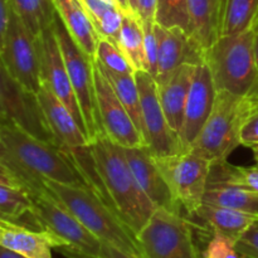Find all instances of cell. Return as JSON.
Wrapping results in <instances>:
<instances>
[{
    "label": "cell",
    "instance_id": "ac0fdd59",
    "mask_svg": "<svg viewBox=\"0 0 258 258\" xmlns=\"http://www.w3.org/2000/svg\"><path fill=\"white\" fill-rule=\"evenodd\" d=\"M0 246L28 258H53L52 249L63 243L50 232L34 231L14 222H5L0 228Z\"/></svg>",
    "mask_w": 258,
    "mask_h": 258
},
{
    "label": "cell",
    "instance_id": "484cf974",
    "mask_svg": "<svg viewBox=\"0 0 258 258\" xmlns=\"http://www.w3.org/2000/svg\"><path fill=\"white\" fill-rule=\"evenodd\" d=\"M9 4L35 37H39L54 19L55 8L52 0H9Z\"/></svg>",
    "mask_w": 258,
    "mask_h": 258
},
{
    "label": "cell",
    "instance_id": "2e32d148",
    "mask_svg": "<svg viewBox=\"0 0 258 258\" xmlns=\"http://www.w3.org/2000/svg\"><path fill=\"white\" fill-rule=\"evenodd\" d=\"M125 155L139 185L148 198L155 204L156 208H165L174 213L181 214L180 206L176 203L148 146L125 148Z\"/></svg>",
    "mask_w": 258,
    "mask_h": 258
},
{
    "label": "cell",
    "instance_id": "d6a6232c",
    "mask_svg": "<svg viewBox=\"0 0 258 258\" xmlns=\"http://www.w3.org/2000/svg\"><path fill=\"white\" fill-rule=\"evenodd\" d=\"M123 10L120 7H116L106 12L97 22L95 23L96 32L98 37L106 38L111 42L117 44L118 37H120L121 27L123 22Z\"/></svg>",
    "mask_w": 258,
    "mask_h": 258
},
{
    "label": "cell",
    "instance_id": "4fadbf2b",
    "mask_svg": "<svg viewBox=\"0 0 258 258\" xmlns=\"http://www.w3.org/2000/svg\"><path fill=\"white\" fill-rule=\"evenodd\" d=\"M95 71V88L98 112L105 135L122 148L146 146L140 131L136 128L126 108L118 100L112 86L101 71L100 66L93 59Z\"/></svg>",
    "mask_w": 258,
    "mask_h": 258
},
{
    "label": "cell",
    "instance_id": "e575fe53",
    "mask_svg": "<svg viewBox=\"0 0 258 258\" xmlns=\"http://www.w3.org/2000/svg\"><path fill=\"white\" fill-rule=\"evenodd\" d=\"M236 249L243 258H258V219L239 236Z\"/></svg>",
    "mask_w": 258,
    "mask_h": 258
},
{
    "label": "cell",
    "instance_id": "b9f144b4",
    "mask_svg": "<svg viewBox=\"0 0 258 258\" xmlns=\"http://www.w3.org/2000/svg\"><path fill=\"white\" fill-rule=\"evenodd\" d=\"M251 28L254 30V52H256V62L258 67V18L254 20V23L252 24Z\"/></svg>",
    "mask_w": 258,
    "mask_h": 258
},
{
    "label": "cell",
    "instance_id": "7a4b0ae2",
    "mask_svg": "<svg viewBox=\"0 0 258 258\" xmlns=\"http://www.w3.org/2000/svg\"><path fill=\"white\" fill-rule=\"evenodd\" d=\"M90 149L108 204L136 236L156 206L139 185L126 160L125 148L101 135L90 144Z\"/></svg>",
    "mask_w": 258,
    "mask_h": 258
},
{
    "label": "cell",
    "instance_id": "f546056e",
    "mask_svg": "<svg viewBox=\"0 0 258 258\" xmlns=\"http://www.w3.org/2000/svg\"><path fill=\"white\" fill-rule=\"evenodd\" d=\"M95 60L103 70L117 75H133L136 72L118 45L106 38L98 39Z\"/></svg>",
    "mask_w": 258,
    "mask_h": 258
},
{
    "label": "cell",
    "instance_id": "e0dca14e",
    "mask_svg": "<svg viewBox=\"0 0 258 258\" xmlns=\"http://www.w3.org/2000/svg\"><path fill=\"white\" fill-rule=\"evenodd\" d=\"M37 98L45 125L58 146L71 150L90 145L87 136L83 133L75 116L71 113L67 106L58 100L47 87L43 85L40 86L37 92Z\"/></svg>",
    "mask_w": 258,
    "mask_h": 258
},
{
    "label": "cell",
    "instance_id": "cb8c5ba5",
    "mask_svg": "<svg viewBox=\"0 0 258 258\" xmlns=\"http://www.w3.org/2000/svg\"><path fill=\"white\" fill-rule=\"evenodd\" d=\"M117 45L135 71H146L144 28L140 18L133 12L123 13Z\"/></svg>",
    "mask_w": 258,
    "mask_h": 258
},
{
    "label": "cell",
    "instance_id": "30bf717a",
    "mask_svg": "<svg viewBox=\"0 0 258 258\" xmlns=\"http://www.w3.org/2000/svg\"><path fill=\"white\" fill-rule=\"evenodd\" d=\"M0 60L17 82L37 95L42 86L38 37L25 27L12 8Z\"/></svg>",
    "mask_w": 258,
    "mask_h": 258
},
{
    "label": "cell",
    "instance_id": "5b68a950",
    "mask_svg": "<svg viewBox=\"0 0 258 258\" xmlns=\"http://www.w3.org/2000/svg\"><path fill=\"white\" fill-rule=\"evenodd\" d=\"M253 96L217 91L211 115L189 150L212 163L227 160L242 145V128L253 111Z\"/></svg>",
    "mask_w": 258,
    "mask_h": 258
},
{
    "label": "cell",
    "instance_id": "7dc6e473",
    "mask_svg": "<svg viewBox=\"0 0 258 258\" xmlns=\"http://www.w3.org/2000/svg\"><path fill=\"white\" fill-rule=\"evenodd\" d=\"M254 97H256V100L258 101V95H254Z\"/></svg>",
    "mask_w": 258,
    "mask_h": 258
},
{
    "label": "cell",
    "instance_id": "60d3db41",
    "mask_svg": "<svg viewBox=\"0 0 258 258\" xmlns=\"http://www.w3.org/2000/svg\"><path fill=\"white\" fill-rule=\"evenodd\" d=\"M0 258H28L23 254L17 253V252L12 251V249H8L5 247L0 246Z\"/></svg>",
    "mask_w": 258,
    "mask_h": 258
},
{
    "label": "cell",
    "instance_id": "ab89813d",
    "mask_svg": "<svg viewBox=\"0 0 258 258\" xmlns=\"http://www.w3.org/2000/svg\"><path fill=\"white\" fill-rule=\"evenodd\" d=\"M77 258H141V257L126 253V252L121 251V249L116 248V247L111 246V244L103 243L102 242V247H101V251L97 257H77Z\"/></svg>",
    "mask_w": 258,
    "mask_h": 258
},
{
    "label": "cell",
    "instance_id": "277c9868",
    "mask_svg": "<svg viewBox=\"0 0 258 258\" xmlns=\"http://www.w3.org/2000/svg\"><path fill=\"white\" fill-rule=\"evenodd\" d=\"M217 91L238 96L258 95V67L252 28L234 34L221 35L204 50Z\"/></svg>",
    "mask_w": 258,
    "mask_h": 258
},
{
    "label": "cell",
    "instance_id": "ffe728a7",
    "mask_svg": "<svg viewBox=\"0 0 258 258\" xmlns=\"http://www.w3.org/2000/svg\"><path fill=\"white\" fill-rule=\"evenodd\" d=\"M224 0H188L189 35L203 50L222 35Z\"/></svg>",
    "mask_w": 258,
    "mask_h": 258
},
{
    "label": "cell",
    "instance_id": "603a6c76",
    "mask_svg": "<svg viewBox=\"0 0 258 258\" xmlns=\"http://www.w3.org/2000/svg\"><path fill=\"white\" fill-rule=\"evenodd\" d=\"M203 203L236 209L258 217L257 194L229 184L208 183Z\"/></svg>",
    "mask_w": 258,
    "mask_h": 258
},
{
    "label": "cell",
    "instance_id": "8992f818",
    "mask_svg": "<svg viewBox=\"0 0 258 258\" xmlns=\"http://www.w3.org/2000/svg\"><path fill=\"white\" fill-rule=\"evenodd\" d=\"M33 207L30 216L44 231L63 243L59 248L70 258L97 257L102 242L93 236L47 189L29 191Z\"/></svg>",
    "mask_w": 258,
    "mask_h": 258
},
{
    "label": "cell",
    "instance_id": "4dcf8cb0",
    "mask_svg": "<svg viewBox=\"0 0 258 258\" xmlns=\"http://www.w3.org/2000/svg\"><path fill=\"white\" fill-rule=\"evenodd\" d=\"M155 23L165 28H180L189 33L188 0H158Z\"/></svg>",
    "mask_w": 258,
    "mask_h": 258
},
{
    "label": "cell",
    "instance_id": "ba28073f",
    "mask_svg": "<svg viewBox=\"0 0 258 258\" xmlns=\"http://www.w3.org/2000/svg\"><path fill=\"white\" fill-rule=\"evenodd\" d=\"M136 238L144 258H202L190 222L165 208L155 209Z\"/></svg>",
    "mask_w": 258,
    "mask_h": 258
},
{
    "label": "cell",
    "instance_id": "7402d4cb",
    "mask_svg": "<svg viewBox=\"0 0 258 258\" xmlns=\"http://www.w3.org/2000/svg\"><path fill=\"white\" fill-rule=\"evenodd\" d=\"M191 218L203 222L212 232H219L237 241L258 217L236 209L203 203Z\"/></svg>",
    "mask_w": 258,
    "mask_h": 258
},
{
    "label": "cell",
    "instance_id": "d590c367",
    "mask_svg": "<svg viewBox=\"0 0 258 258\" xmlns=\"http://www.w3.org/2000/svg\"><path fill=\"white\" fill-rule=\"evenodd\" d=\"M253 111L247 118L246 123L243 125L241 134V143L243 146L251 148L258 144V101L253 95Z\"/></svg>",
    "mask_w": 258,
    "mask_h": 258
},
{
    "label": "cell",
    "instance_id": "8fae6325",
    "mask_svg": "<svg viewBox=\"0 0 258 258\" xmlns=\"http://www.w3.org/2000/svg\"><path fill=\"white\" fill-rule=\"evenodd\" d=\"M146 146L155 158L181 153L180 140L171 130L159 97L158 83L146 71H136Z\"/></svg>",
    "mask_w": 258,
    "mask_h": 258
},
{
    "label": "cell",
    "instance_id": "ee69618b",
    "mask_svg": "<svg viewBox=\"0 0 258 258\" xmlns=\"http://www.w3.org/2000/svg\"><path fill=\"white\" fill-rule=\"evenodd\" d=\"M252 150V153H253V158H254V161H256V164L258 165V144L257 145H253L249 148Z\"/></svg>",
    "mask_w": 258,
    "mask_h": 258
},
{
    "label": "cell",
    "instance_id": "9c48e42d",
    "mask_svg": "<svg viewBox=\"0 0 258 258\" xmlns=\"http://www.w3.org/2000/svg\"><path fill=\"white\" fill-rule=\"evenodd\" d=\"M155 161L176 203L191 218L203 204L212 161L191 150L155 158Z\"/></svg>",
    "mask_w": 258,
    "mask_h": 258
},
{
    "label": "cell",
    "instance_id": "5bb4252c",
    "mask_svg": "<svg viewBox=\"0 0 258 258\" xmlns=\"http://www.w3.org/2000/svg\"><path fill=\"white\" fill-rule=\"evenodd\" d=\"M216 93L217 90L209 67L206 62L197 64L186 98L183 126L179 134L181 151L189 150L203 128L213 108Z\"/></svg>",
    "mask_w": 258,
    "mask_h": 258
},
{
    "label": "cell",
    "instance_id": "3957f363",
    "mask_svg": "<svg viewBox=\"0 0 258 258\" xmlns=\"http://www.w3.org/2000/svg\"><path fill=\"white\" fill-rule=\"evenodd\" d=\"M44 188L101 242L144 258L134 232L92 189L57 181H45Z\"/></svg>",
    "mask_w": 258,
    "mask_h": 258
},
{
    "label": "cell",
    "instance_id": "4316f807",
    "mask_svg": "<svg viewBox=\"0 0 258 258\" xmlns=\"http://www.w3.org/2000/svg\"><path fill=\"white\" fill-rule=\"evenodd\" d=\"M208 183H223L246 189L258 196V165H232L227 160L212 163Z\"/></svg>",
    "mask_w": 258,
    "mask_h": 258
},
{
    "label": "cell",
    "instance_id": "9a60e30c",
    "mask_svg": "<svg viewBox=\"0 0 258 258\" xmlns=\"http://www.w3.org/2000/svg\"><path fill=\"white\" fill-rule=\"evenodd\" d=\"M158 42V76L156 83L168 80L180 66L204 62V50L180 28L154 25Z\"/></svg>",
    "mask_w": 258,
    "mask_h": 258
},
{
    "label": "cell",
    "instance_id": "52a82bcc",
    "mask_svg": "<svg viewBox=\"0 0 258 258\" xmlns=\"http://www.w3.org/2000/svg\"><path fill=\"white\" fill-rule=\"evenodd\" d=\"M52 25L58 44L62 50L63 59H64L73 91H75L81 112H82L87 140L91 144L98 136L105 135L102 123H101L100 112H98L97 100H96L93 59L88 57L72 39L68 30L63 25L62 20L58 17L57 12H55Z\"/></svg>",
    "mask_w": 258,
    "mask_h": 258
},
{
    "label": "cell",
    "instance_id": "44dd1931",
    "mask_svg": "<svg viewBox=\"0 0 258 258\" xmlns=\"http://www.w3.org/2000/svg\"><path fill=\"white\" fill-rule=\"evenodd\" d=\"M52 3L72 39L88 57L95 59L100 37L81 3L78 0H52Z\"/></svg>",
    "mask_w": 258,
    "mask_h": 258
},
{
    "label": "cell",
    "instance_id": "6da1fadb",
    "mask_svg": "<svg viewBox=\"0 0 258 258\" xmlns=\"http://www.w3.org/2000/svg\"><path fill=\"white\" fill-rule=\"evenodd\" d=\"M0 160L28 191L44 189L45 181L87 186L67 149L40 140L14 123L0 122Z\"/></svg>",
    "mask_w": 258,
    "mask_h": 258
},
{
    "label": "cell",
    "instance_id": "836d02e7",
    "mask_svg": "<svg viewBox=\"0 0 258 258\" xmlns=\"http://www.w3.org/2000/svg\"><path fill=\"white\" fill-rule=\"evenodd\" d=\"M143 23V22H141ZM155 22L143 23L144 28V47H145L146 58V72L150 73L151 77L155 80L158 76V42H156Z\"/></svg>",
    "mask_w": 258,
    "mask_h": 258
},
{
    "label": "cell",
    "instance_id": "f35d334b",
    "mask_svg": "<svg viewBox=\"0 0 258 258\" xmlns=\"http://www.w3.org/2000/svg\"><path fill=\"white\" fill-rule=\"evenodd\" d=\"M0 184L25 189L22 181L19 180V178H18V176L15 175V174L13 173L2 160H0ZM25 190H27V189H25Z\"/></svg>",
    "mask_w": 258,
    "mask_h": 258
},
{
    "label": "cell",
    "instance_id": "7c38bea8",
    "mask_svg": "<svg viewBox=\"0 0 258 258\" xmlns=\"http://www.w3.org/2000/svg\"><path fill=\"white\" fill-rule=\"evenodd\" d=\"M38 45H39L42 85L67 106L68 110L80 123L83 133L86 134L82 112H81L77 97L73 91L72 83H71L70 76H68L67 68L64 64V59H63L62 50L58 44L57 38H55L52 23L38 37Z\"/></svg>",
    "mask_w": 258,
    "mask_h": 258
},
{
    "label": "cell",
    "instance_id": "8d00e7d4",
    "mask_svg": "<svg viewBox=\"0 0 258 258\" xmlns=\"http://www.w3.org/2000/svg\"><path fill=\"white\" fill-rule=\"evenodd\" d=\"M156 4H158V0H138L136 15L140 18L141 22H155Z\"/></svg>",
    "mask_w": 258,
    "mask_h": 258
},
{
    "label": "cell",
    "instance_id": "7bdbcfd3",
    "mask_svg": "<svg viewBox=\"0 0 258 258\" xmlns=\"http://www.w3.org/2000/svg\"><path fill=\"white\" fill-rule=\"evenodd\" d=\"M117 3H118V5H120V8L123 10V12H131L130 4H128V0H117Z\"/></svg>",
    "mask_w": 258,
    "mask_h": 258
},
{
    "label": "cell",
    "instance_id": "1f68e13d",
    "mask_svg": "<svg viewBox=\"0 0 258 258\" xmlns=\"http://www.w3.org/2000/svg\"><path fill=\"white\" fill-rule=\"evenodd\" d=\"M202 258H243L236 249V241L219 232H212Z\"/></svg>",
    "mask_w": 258,
    "mask_h": 258
},
{
    "label": "cell",
    "instance_id": "74e56055",
    "mask_svg": "<svg viewBox=\"0 0 258 258\" xmlns=\"http://www.w3.org/2000/svg\"><path fill=\"white\" fill-rule=\"evenodd\" d=\"M10 18V4L9 0H0V52L3 49L5 40V34L8 30Z\"/></svg>",
    "mask_w": 258,
    "mask_h": 258
},
{
    "label": "cell",
    "instance_id": "f6af8a7d",
    "mask_svg": "<svg viewBox=\"0 0 258 258\" xmlns=\"http://www.w3.org/2000/svg\"><path fill=\"white\" fill-rule=\"evenodd\" d=\"M128 4H130L131 12L136 14V4H138V0H128Z\"/></svg>",
    "mask_w": 258,
    "mask_h": 258
},
{
    "label": "cell",
    "instance_id": "f1b7e54d",
    "mask_svg": "<svg viewBox=\"0 0 258 258\" xmlns=\"http://www.w3.org/2000/svg\"><path fill=\"white\" fill-rule=\"evenodd\" d=\"M32 207L29 191L0 184V219L20 224L23 217L30 216Z\"/></svg>",
    "mask_w": 258,
    "mask_h": 258
},
{
    "label": "cell",
    "instance_id": "bcb514c9",
    "mask_svg": "<svg viewBox=\"0 0 258 258\" xmlns=\"http://www.w3.org/2000/svg\"><path fill=\"white\" fill-rule=\"evenodd\" d=\"M5 222H8V221H3V219H0V228H2L3 226H4V223Z\"/></svg>",
    "mask_w": 258,
    "mask_h": 258
},
{
    "label": "cell",
    "instance_id": "83f0119b",
    "mask_svg": "<svg viewBox=\"0 0 258 258\" xmlns=\"http://www.w3.org/2000/svg\"><path fill=\"white\" fill-rule=\"evenodd\" d=\"M258 18V0H224L222 35L243 32Z\"/></svg>",
    "mask_w": 258,
    "mask_h": 258
},
{
    "label": "cell",
    "instance_id": "d6986e66",
    "mask_svg": "<svg viewBox=\"0 0 258 258\" xmlns=\"http://www.w3.org/2000/svg\"><path fill=\"white\" fill-rule=\"evenodd\" d=\"M196 66L188 63L180 66L168 80L158 85L159 97L164 113L171 130L178 135V138L183 126L186 98Z\"/></svg>",
    "mask_w": 258,
    "mask_h": 258
},
{
    "label": "cell",
    "instance_id": "d4e9b609",
    "mask_svg": "<svg viewBox=\"0 0 258 258\" xmlns=\"http://www.w3.org/2000/svg\"><path fill=\"white\" fill-rule=\"evenodd\" d=\"M100 68L103 72V75L106 76L108 82H110V85L112 86L113 91H115L118 100L121 101L123 107L126 108L127 113L130 115L131 120L135 123L136 128L140 131L144 140H145V135H144L143 112H141L140 93H139L138 83H136L135 80V73H133V75H117V73H112L110 72V71L103 70L101 66Z\"/></svg>",
    "mask_w": 258,
    "mask_h": 258
}]
</instances>
